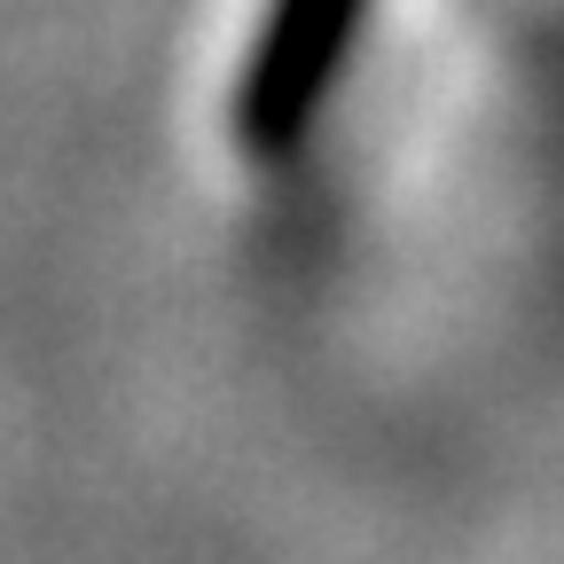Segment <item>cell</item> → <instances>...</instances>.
Instances as JSON below:
<instances>
[{
  "instance_id": "obj_1",
  "label": "cell",
  "mask_w": 564,
  "mask_h": 564,
  "mask_svg": "<svg viewBox=\"0 0 564 564\" xmlns=\"http://www.w3.org/2000/svg\"><path fill=\"white\" fill-rule=\"evenodd\" d=\"M352 24H361V0H274L259 55L243 70V102H236L251 150H282L306 126V110L329 95L337 63H345Z\"/></svg>"
}]
</instances>
